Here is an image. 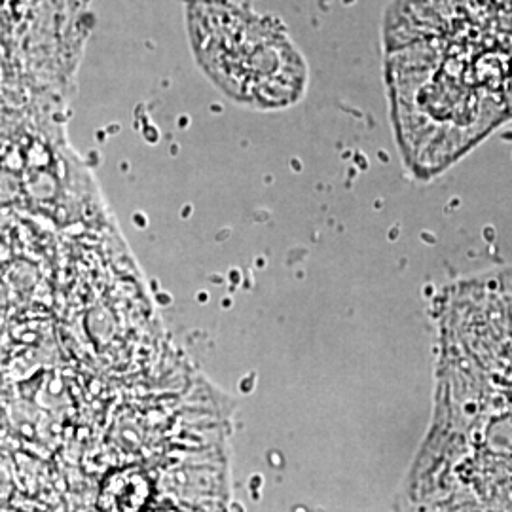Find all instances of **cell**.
Segmentation results:
<instances>
[{
  "instance_id": "1",
  "label": "cell",
  "mask_w": 512,
  "mask_h": 512,
  "mask_svg": "<svg viewBox=\"0 0 512 512\" xmlns=\"http://www.w3.org/2000/svg\"><path fill=\"white\" fill-rule=\"evenodd\" d=\"M194 42L207 73L241 103L279 109L304 90V65L291 44L238 10L203 6L194 18Z\"/></svg>"
}]
</instances>
